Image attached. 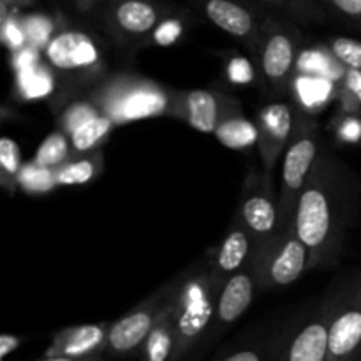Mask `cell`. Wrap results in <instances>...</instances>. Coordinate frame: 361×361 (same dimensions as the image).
I'll return each instance as SVG.
<instances>
[{
  "label": "cell",
  "instance_id": "39",
  "mask_svg": "<svg viewBox=\"0 0 361 361\" xmlns=\"http://www.w3.org/2000/svg\"><path fill=\"white\" fill-rule=\"evenodd\" d=\"M20 344V338L13 337V335H2L0 337V358H6L9 353H13L14 349Z\"/></svg>",
  "mask_w": 361,
  "mask_h": 361
},
{
  "label": "cell",
  "instance_id": "17",
  "mask_svg": "<svg viewBox=\"0 0 361 361\" xmlns=\"http://www.w3.org/2000/svg\"><path fill=\"white\" fill-rule=\"evenodd\" d=\"M214 134L224 147L233 148V150H245V148L257 145V140H259L257 126L245 118L242 104L238 102V99L231 97V95L226 102V108Z\"/></svg>",
  "mask_w": 361,
  "mask_h": 361
},
{
  "label": "cell",
  "instance_id": "36",
  "mask_svg": "<svg viewBox=\"0 0 361 361\" xmlns=\"http://www.w3.org/2000/svg\"><path fill=\"white\" fill-rule=\"evenodd\" d=\"M180 32H182V28H180V25L176 23V21H162L161 27L155 30L154 37L155 41L161 42V44H169V42L176 41V37L180 35Z\"/></svg>",
  "mask_w": 361,
  "mask_h": 361
},
{
  "label": "cell",
  "instance_id": "9",
  "mask_svg": "<svg viewBox=\"0 0 361 361\" xmlns=\"http://www.w3.org/2000/svg\"><path fill=\"white\" fill-rule=\"evenodd\" d=\"M178 279L171 284L159 289L154 296L147 300L143 305L134 309L126 317L111 324L108 334V345L116 353H129L143 344L150 337L152 330L157 324L159 317L162 316L169 303L175 296Z\"/></svg>",
  "mask_w": 361,
  "mask_h": 361
},
{
  "label": "cell",
  "instance_id": "25",
  "mask_svg": "<svg viewBox=\"0 0 361 361\" xmlns=\"http://www.w3.org/2000/svg\"><path fill=\"white\" fill-rule=\"evenodd\" d=\"M256 2L271 7L300 23H319L324 20V9L316 0H256Z\"/></svg>",
  "mask_w": 361,
  "mask_h": 361
},
{
  "label": "cell",
  "instance_id": "32",
  "mask_svg": "<svg viewBox=\"0 0 361 361\" xmlns=\"http://www.w3.org/2000/svg\"><path fill=\"white\" fill-rule=\"evenodd\" d=\"M226 74H228V80L236 85H250L256 80L254 66L247 59H242V56H240V59H233L231 62L228 63Z\"/></svg>",
  "mask_w": 361,
  "mask_h": 361
},
{
  "label": "cell",
  "instance_id": "24",
  "mask_svg": "<svg viewBox=\"0 0 361 361\" xmlns=\"http://www.w3.org/2000/svg\"><path fill=\"white\" fill-rule=\"evenodd\" d=\"M113 127H115V122H113L111 118H108L106 115H99L95 116V118L88 120L87 123H83L80 129H76L69 136L73 154L95 152L97 145L108 137V134L111 133Z\"/></svg>",
  "mask_w": 361,
  "mask_h": 361
},
{
  "label": "cell",
  "instance_id": "34",
  "mask_svg": "<svg viewBox=\"0 0 361 361\" xmlns=\"http://www.w3.org/2000/svg\"><path fill=\"white\" fill-rule=\"evenodd\" d=\"M27 39L34 46L48 44V34H49V25L44 20H30L27 21V28H25Z\"/></svg>",
  "mask_w": 361,
  "mask_h": 361
},
{
  "label": "cell",
  "instance_id": "12",
  "mask_svg": "<svg viewBox=\"0 0 361 361\" xmlns=\"http://www.w3.org/2000/svg\"><path fill=\"white\" fill-rule=\"evenodd\" d=\"M108 25L113 34L127 41H140L162 25V11L154 0H111Z\"/></svg>",
  "mask_w": 361,
  "mask_h": 361
},
{
  "label": "cell",
  "instance_id": "13",
  "mask_svg": "<svg viewBox=\"0 0 361 361\" xmlns=\"http://www.w3.org/2000/svg\"><path fill=\"white\" fill-rule=\"evenodd\" d=\"M229 95L210 90L171 92L168 115L183 120L200 133L214 134Z\"/></svg>",
  "mask_w": 361,
  "mask_h": 361
},
{
  "label": "cell",
  "instance_id": "14",
  "mask_svg": "<svg viewBox=\"0 0 361 361\" xmlns=\"http://www.w3.org/2000/svg\"><path fill=\"white\" fill-rule=\"evenodd\" d=\"M361 348V282L338 302L328 330V360L344 361Z\"/></svg>",
  "mask_w": 361,
  "mask_h": 361
},
{
  "label": "cell",
  "instance_id": "35",
  "mask_svg": "<svg viewBox=\"0 0 361 361\" xmlns=\"http://www.w3.org/2000/svg\"><path fill=\"white\" fill-rule=\"evenodd\" d=\"M39 55H37V49L34 46L30 48H21L18 51H14L13 56V67L16 69V73L25 69H32V67L39 66Z\"/></svg>",
  "mask_w": 361,
  "mask_h": 361
},
{
  "label": "cell",
  "instance_id": "38",
  "mask_svg": "<svg viewBox=\"0 0 361 361\" xmlns=\"http://www.w3.org/2000/svg\"><path fill=\"white\" fill-rule=\"evenodd\" d=\"M342 87H344V90L348 92L349 95H353V97L361 104V71L348 69Z\"/></svg>",
  "mask_w": 361,
  "mask_h": 361
},
{
  "label": "cell",
  "instance_id": "2",
  "mask_svg": "<svg viewBox=\"0 0 361 361\" xmlns=\"http://www.w3.org/2000/svg\"><path fill=\"white\" fill-rule=\"evenodd\" d=\"M88 99L106 115L122 126L127 122L168 115L171 94L150 80L130 74L111 76L90 88Z\"/></svg>",
  "mask_w": 361,
  "mask_h": 361
},
{
  "label": "cell",
  "instance_id": "6",
  "mask_svg": "<svg viewBox=\"0 0 361 361\" xmlns=\"http://www.w3.org/2000/svg\"><path fill=\"white\" fill-rule=\"evenodd\" d=\"M219 293L212 286L210 268L185 274L178 279L173 300L175 348L182 349L203 334L217 310Z\"/></svg>",
  "mask_w": 361,
  "mask_h": 361
},
{
  "label": "cell",
  "instance_id": "18",
  "mask_svg": "<svg viewBox=\"0 0 361 361\" xmlns=\"http://www.w3.org/2000/svg\"><path fill=\"white\" fill-rule=\"evenodd\" d=\"M109 328L111 326H108V324H85V326L63 330L53 341L49 355H51V358H56V356L81 358V356L101 348L104 342H108Z\"/></svg>",
  "mask_w": 361,
  "mask_h": 361
},
{
  "label": "cell",
  "instance_id": "20",
  "mask_svg": "<svg viewBox=\"0 0 361 361\" xmlns=\"http://www.w3.org/2000/svg\"><path fill=\"white\" fill-rule=\"evenodd\" d=\"M296 73L314 74V76L328 78L335 83H344L348 69L331 55L330 49L328 51H324V49H305L298 56Z\"/></svg>",
  "mask_w": 361,
  "mask_h": 361
},
{
  "label": "cell",
  "instance_id": "37",
  "mask_svg": "<svg viewBox=\"0 0 361 361\" xmlns=\"http://www.w3.org/2000/svg\"><path fill=\"white\" fill-rule=\"evenodd\" d=\"M25 39H27V34L18 27L16 23H7L4 27V41L11 46L13 49H21L25 44Z\"/></svg>",
  "mask_w": 361,
  "mask_h": 361
},
{
  "label": "cell",
  "instance_id": "29",
  "mask_svg": "<svg viewBox=\"0 0 361 361\" xmlns=\"http://www.w3.org/2000/svg\"><path fill=\"white\" fill-rule=\"evenodd\" d=\"M21 154L18 145L11 137L0 140V169H2V185L13 192L18 185V175L21 171Z\"/></svg>",
  "mask_w": 361,
  "mask_h": 361
},
{
  "label": "cell",
  "instance_id": "30",
  "mask_svg": "<svg viewBox=\"0 0 361 361\" xmlns=\"http://www.w3.org/2000/svg\"><path fill=\"white\" fill-rule=\"evenodd\" d=\"M328 49L345 69L361 71V42L351 37H334Z\"/></svg>",
  "mask_w": 361,
  "mask_h": 361
},
{
  "label": "cell",
  "instance_id": "28",
  "mask_svg": "<svg viewBox=\"0 0 361 361\" xmlns=\"http://www.w3.org/2000/svg\"><path fill=\"white\" fill-rule=\"evenodd\" d=\"M18 185L27 194H44L55 189L56 175L55 169H48L39 166L32 161L30 164H25L18 175Z\"/></svg>",
  "mask_w": 361,
  "mask_h": 361
},
{
  "label": "cell",
  "instance_id": "21",
  "mask_svg": "<svg viewBox=\"0 0 361 361\" xmlns=\"http://www.w3.org/2000/svg\"><path fill=\"white\" fill-rule=\"evenodd\" d=\"M55 73L46 66H35L16 73V92L27 101L46 99L55 92Z\"/></svg>",
  "mask_w": 361,
  "mask_h": 361
},
{
  "label": "cell",
  "instance_id": "19",
  "mask_svg": "<svg viewBox=\"0 0 361 361\" xmlns=\"http://www.w3.org/2000/svg\"><path fill=\"white\" fill-rule=\"evenodd\" d=\"M289 94L295 99L296 109L310 115V113L321 111L335 97L337 83L323 76L296 73L291 81Z\"/></svg>",
  "mask_w": 361,
  "mask_h": 361
},
{
  "label": "cell",
  "instance_id": "7",
  "mask_svg": "<svg viewBox=\"0 0 361 361\" xmlns=\"http://www.w3.org/2000/svg\"><path fill=\"white\" fill-rule=\"evenodd\" d=\"M252 259L259 293L293 284L310 267V252L300 240L295 222L254 249Z\"/></svg>",
  "mask_w": 361,
  "mask_h": 361
},
{
  "label": "cell",
  "instance_id": "1",
  "mask_svg": "<svg viewBox=\"0 0 361 361\" xmlns=\"http://www.w3.org/2000/svg\"><path fill=\"white\" fill-rule=\"evenodd\" d=\"M351 178L331 152L321 148L300 196L295 228L310 252V267L334 263L344 238Z\"/></svg>",
  "mask_w": 361,
  "mask_h": 361
},
{
  "label": "cell",
  "instance_id": "27",
  "mask_svg": "<svg viewBox=\"0 0 361 361\" xmlns=\"http://www.w3.org/2000/svg\"><path fill=\"white\" fill-rule=\"evenodd\" d=\"M101 115L97 106L90 101L88 97L76 99V101L69 102L62 111L59 113V127L66 136H71L76 129H80L83 123L88 120L95 118Z\"/></svg>",
  "mask_w": 361,
  "mask_h": 361
},
{
  "label": "cell",
  "instance_id": "10",
  "mask_svg": "<svg viewBox=\"0 0 361 361\" xmlns=\"http://www.w3.org/2000/svg\"><path fill=\"white\" fill-rule=\"evenodd\" d=\"M215 27L238 39L254 56H257L261 37V18L245 0H190Z\"/></svg>",
  "mask_w": 361,
  "mask_h": 361
},
{
  "label": "cell",
  "instance_id": "41",
  "mask_svg": "<svg viewBox=\"0 0 361 361\" xmlns=\"http://www.w3.org/2000/svg\"><path fill=\"white\" fill-rule=\"evenodd\" d=\"M44 361H78L76 358H66V356H56V358H49Z\"/></svg>",
  "mask_w": 361,
  "mask_h": 361
},
{
  "label": "cell",
  "instance_id": "22",
  "mask_svg": "<svg viewBox=\"0 0 361 361\" xmlns=\"http://www.w3.org/2000/svg\"><path fill=\"white\" fill-rule=\"evenodd\" d=\"M102 171V154L90 152L87 157L71 159L59 169H55L59 185H81L88 183Z\"/></svg>",
  "mask_w": 361,
  "mask_h": 361
},
{
  "label": "cell",
  "instance_id": "8",
  "mask_svg": "<svg viewBox=\"0 0 361 361\" xmlns=\"http://www.w3.org/2000/svg\"><path fill=\"white\" fill-rule=\"evenodd\" d=\"M238 219L249 231L254 249L264 245L279 233V196H275L274 180L270 173L263 171L247 182Z\"/></svg>",
  "mask_w": 361,
  "mask_h": 361
},
{
  "label": "cell",
  "instance_id": "23",
  "mask_svg": "<svg viewBox=\"0 0 361 361\" xmlns=\"http://www.w3.org/2000/svg\"><path fill=\"white\" fill-rule=\"evenodd\" d=\"M173 300H175V296H173ZM171 307L173 302L169 303L168 309L159 317L150 337L147 338L148 361H166L168 356L171 355L173 348H175V323H173Z\"/></svg>",
  "mask_w": 361,
  "mask_h": 361
},
{
  "label": "cell",
  "instance_id": "11",
  "mask_svg": "<svg viewBox=\"0 0 361 361\" xmlns=\"http://www.w3.org/2000/svg\"><path fill=\"white\" fill-rule=\"evenodd\" d=\"M257 148L261 154L263 169L270 173L277 166L282 152L288 150L295 130V113L286 102H271L257 113Z\"/></svg>",
  "mask_w": 361,
  "mask_h": 361
},
{
  "label": "cell",
  "instance_id": "33",
  "mask_svg": "<svg viewBox=\"0 0 361 361\" xmlns=\"http://www.w3.org/2000/svg\"><path fill=\"white\" fill-rule=\"evenodd\" d=\"M337 134L345 143H358L361 140V120L356 116H348L341 122Z\"/></svg>",
  "mask_w": 361,
  "mask_h": 361
},
{
  "label": "cell",
  "instance_id": "26",
  "mask_svg": "<svg viewBox=\"0 0 361 361\" xmlns=\"http://www.w3.org/2000/svg\"><path fill=\"white\" fill-rule=\"evenodd\" d=\"M71 152H73V148H71L69 136L59 130V133H53L46 137L44 143L39 147L34 162H37L42 168L59 169L60 166L71 161Z\"/></svg>",
  "mask_w": 361,
  "mask_h": 361
},
{
  "label": "cell",
  "instance_id": "3",
  "mask_svg": "<svg viewBox=\"0 0 361 361\" xmlns=\"http://www.w3.org/2000/svg\"><path fill=\"white\" fill-rule=\"evenodd\" d=\"M298 111V109H296ZM291 141L284 154L279 192V231H284L295 222L296 208L310 171L321 152L319 130L310 115L298 111Z\"/></svg>",
  "mask_w": 361,
  "mask_h": 361
},
{
  "label": "cell",
  "instance_id": "5",
  "mask_svg": "<svg viewBox=\"0 0 361 361\" xmlns=\"http://www.w3.org/2000/svg\"><path fill=\"white\" fill-rule=\"evenodd\" d=\"M300 53V32L295 25L264 16L256 59L261 78L274 94H289Z\"/></svg>",
  "mask_w": 361,
  "mask_h": 361
},
{
  "label": "cell",
  "instance_id": "4",
  "mask_svg": "<svg viewBox=\"0 0 361 361\" xmlns=\"http://www.w3.org/2000/svg\"><path fill=\"white\" fill-rule=\"evenodd\" d=\"M44 56L56 81H62L66 90L101 83L102 55L97 42L85 32L63 30L56 34L44 46Z\"/></svg>",
  "mask_w": 361,
  "mask_h": 361
},
{
  "label": "cell",
  "instance_id": "15",
  "mask_svg": "<svg viewBox=\"0 0 361 361\" xmlns=\"http://www.w3.org/2000/svg\"><path fill=\"white\" fill-rule=\"evenodd\" d=\"M252 250V238H250L247 228L242 224L238 215H236V219L233 221V226L229 228L224 242L219 247L217 256L214 257L210 267L212 286H214V289L219 295H221V291L224 289V286L228 284L229 279H231L236 271L242 270V268L245 267Z\"/></svg>",
  "mask_w": 361,
  "mask_h": 361
},
{
  "label": "cell",
  "instance_id": "40",
  "mask_svg": "<svg viewBox=\"0 0 361 361\" xmlns=\"http://www.w3.org/2000/svg\"><path fill=\"white\" fill-rule=\"evenodd\" d=\"M224 361H263V360H261L259 353L252 351V349H247V351L235 353V355H231L229 358H226Z\"/></svg>",
  "mask_w": 361,
  "mask_h": 361
},
{
  "label": "cell",
  "instance_id": "16",
  "mask_svg": "<svg viewBox=\"0 0 361 361\" xmlns=\"http://www.w3.org/2000/svg\"><path fill=\"white\" fill-rule=\"evenodd\" d=\"M256 293V270H254V259L252 254H250L245 267L229 279L228 284L224 286V289L219 295L215 321L219 324L235 323L236 319H240L247 312Z\"/></svg>",
  "mask_w": 361,
  "mask_h": 361
},
{
  "label": "cell",
  "instance_id": "31",
  "mask_svg": "<svg viewBox=\"0 0 361 361\" xmlns=\"http://www.w3.org/2000/svg\"><path fill=\"white\" fill-rule=\"evenodd\" d=\"M337 16L361 27V0H321Z\"/></svg>",
  "mask_w": 361,
  "mask_h": 361
}]
</instances>
